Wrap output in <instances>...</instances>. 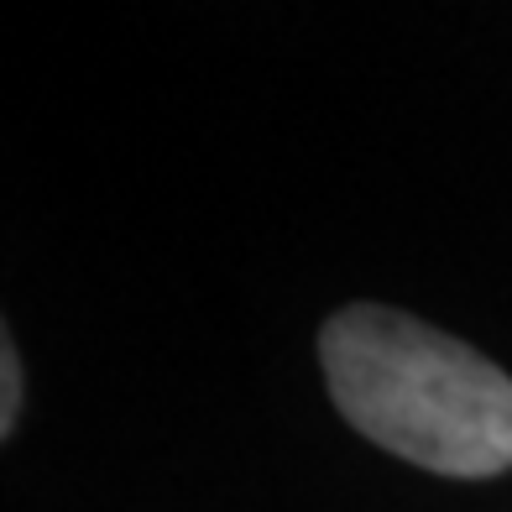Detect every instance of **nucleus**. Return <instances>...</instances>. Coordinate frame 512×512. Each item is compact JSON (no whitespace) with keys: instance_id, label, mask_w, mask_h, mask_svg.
<instances>
[{"instance_id":"f257e3e1","label":"nucleus","mask_w":512,"mask_h":512,"mask_svg":"<svg viewBox=\"0 0 512 512\" xmlns=\"http://www.w3.org/2000/svg\"><path fill=\"white\" fill-rule=\"evenodd\" d=\"M319 361L335 408L371 445L460 481L512 471V377L471 345L351 304L324 324Z\"/></svg>"},{"instance_id":"f03ea898","label":"nucleus","mask_w":512,"mask_h":512,"mask_svg":"<svg viewBox=\"0 0 512 512\" xmlns=\"http://www.w3.org/2000/svg\"><path fill=\"white\" fill-rule=\"evenodd\" d=\"M0 345H6V351H0V382H6V392H0V434H11L16 429V408H21V366H16L11 335Z\"/></svg>"}]
</instances>
